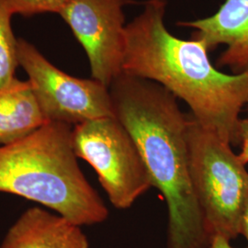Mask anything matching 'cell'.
Segmentation results:
<instances>
[{
	"mask_svg": "<svg viewBox=\"0 0 248 248\" xmlns=\"http://www.w3.org/2000/svg\"><path fill=\"white\" fill-rule=\"evenodd\" d=\"M167 0H147L125 28L123 72L157 83L185 101L192 118L223 142L238 144L240 112L248 103V70L225 74L198 39H179L165 24Z\"/></svg>",
	"mask_w": 248,
	"mask_h": 248,
	"instance_id": "obj_1",
	"label": "cell"
},
{
	"mask_svg": "<svg viewBox=\"0 0 248 248\" xmlns=\"http://www.w3.org/2000/svg\"><path fill=\"white\" fill-rule=\"evenodd\" d=\"M240 234L244 235L248 243V201L243 213L242 220H241V228H240Z\"/></svg>",
	"mask_w": 248,
	"mask_h": 248,
	"instance_id": "obj_15",
	"label": "cell"
},
{
	"mask_svg": "<svg viewBox=\"0 0 248 248\" xmlns=\"http://www.w3.org/2000/svg\"><path fill=\"white\" fill-rule=\"evenodd\" d=\"M129 0H71L58 15L88 56L93 79L109 87L123 73L125 19Z\"/></svg>",
	"mask_w": 248,
	"mask_h": 248,
	"instance_id": "obj_7",
	"label": "cell"
},
{
	"mask_svg": "<svg viewBox=\"0 0 248 248\" xmlns=\"http://www.w3.org/2000/svg\"><path fill=\"white\" fill-rule=\"evenodd\" d=\"M187 144L191 183L210 241L240 235L248 201V172L231 144L203 129L189 115Z\"/></svg>",
	"mask_w": 248,
	"mask_h": 248,
	"instance_id": "obj_4",
	"label": "cell"
},
{
	"mask_svg": "<svg viewBox=\"0 0 248 248\" xmlns=\"http://www.w3.org/2000/svg\"><path fill=\"white\" fill-rule=\"evenodd\" d=\"M89 248L81 226L42 207L21 213L0 245V248Z\"/></svg>",
	"mask_w": 248,
	"mask_h": 248,
	"instance_id": "obj_9",
	"label": "cell"
},
{
	"mask_svg": "<svg viewBox=\"0 0 248 248\" xmlns=\"http://www.w3.org/2000/svg\"><path fill=\"white\" fill-rule=\"evenodd\" d=\"M108 90L114 115L133 137L152 185L168 205V248H209L190 177L189 115L172 93L150 80L123 72Z\"/></svg>",
	"mask_w": 248,
	"mask_h": 248,
	"instance_id": "obj_2",
	"label": "cell"
},
{
	"mask_svg": "<svg viewBox=\"0 0 248 248\" xmlns=\"http://www.w3.org/2000/svg\"><path fill=\"white\" fill-rule=\"evenodd\" d=\"M13 15L32 16L41 13H57L71 0H1Z\"/></svg>",
	"mask_w": 248,
	"mask_h": 248,
	"instance_id": "obj_12",
	"label": "cell"
},
{
	"mask_svg": "<svg viewBox=\"0 0 248 248\" xmlns=\"http://www.w3.org/2000/svg\"></svg>",
	"mask_w": 248,
	"mask_h": 248,
	"instance_id": "obj_16",
	"label": "cell"
},
{
	"mask_svg": "<svg viewBox=\"0 0 248 248\" xmlns=\"http://www.w3.org/2000/svg\"><path fill=\"white\" fill-rule=\"evenodd\" d=\"M72 131L71 125L47 122L0 145V192L37 202L78 226L101 223L108 211L80 169Z\"/></svg>",
	"mask_w": 248,
	"mask_h": 248,
	"instance_id": "obj_3",
	"label": "cell"
},
{
	"mask_svg": "<svg viewBox=\"0 0 248 248\" xmlns=\"http://www.w3.org/2000/svg\"><path fill=\"white\" fill-rule=\"evenodd\" d=\"M14 15L0 0V89L16 79L18 63V40L14 35L11 18Z\"/></svg>",
	"mask_w": 248,
	"mask_h": 248,
	"instance_id": "obj_11",
	"label": "cell"
},
{
	"mask_svg": "<svg viewBox=\"0 0 248 248\" xmlns=\"http://www.w3.org/2000/svg\"><path fill=\"white\" fill-rule=\"evenodd\" d=\"M178 25L193 29L191 37L202 41L210 52L225 46L216 67H228L232 74L248 71V0H224L212 16Z\"/></svg>",
	"mask_w": 248,
	"mask_h": 248,
	"instance_id": "obj_8",
	"label": "cell"
},
{
	"mask_svg": "<svg viewBox=\"0 0 248 248\" xmlns=\"http://www.w3.org/2000/svg\"><path fill=\"white\" fill-rule=\"evenodd\" d=\"M230 242V240L223 236L216 235L211 241L209 248H234L231 246ZM247 248H248V246Z\"/></svg>",
	"mask_w": 248,
	"mask_h": 248,
	"instance_id": "obj_14",
	"label": "cell"
},
{
	"mask_svg": "<svg viewBox=\"0 0 248 248\" xmlns=\"http://www.w3.org/2000/svg\"><path fill=\"white\" fill-rule=\"evenodd\" d=\"M18 63L47 122L76 126L114 115L108 88L97 80L72 77L46 59L35 46L18 39Z\"/></svg>",
	"mask_w": 248,
	"mask_h": 248,
	"instance_id": "obj_6",
	"label": "cell"
},
{
	"mask_svg": "<svg viewBox=\"0 0 248 248\" xmlns=\"http://www.w3.org/2000/svg\"><path fill=\"white\" fill-rule=\"evenodd\" d=\"M72 142L78 158L85 160L116 209L126 210L153 186L133 137L115 116L73 127Z\"/></svg>",
	"mask_w": 248,
	"mask_h": 248,
	"instance_id": "obj_5",
	"label": "cell"
},
{
	"mask_svg": "<svg viewBox=\"0 0 248 248\" xmlns=\"http://www.w3.org/2000/svg\"><path fill=\"white\" fill-rule=\"evenodd\" d=\"M238 144H241V153L238 155L244 165L248 164V119H240L237 126Z\"/></svg>",
	"mask_w": 248,
	"mask_h": 248,
	"instance_id": "obj_13",
	"label": "cell"
},
{
	"mask_svg": "<svg viewBox=\"0 0 248 248\" xmlns=\"http://www.w3.org/2000/svg\"><path fill=\"white\" fill-rule=\"evenodd\" d=\"M46 123L28 80L16 78L0 89V145L17 142Z\"/></svg>",
	"mask_w": 248,
	"mask_h": 248,
	"instance_id": "obj_10",
	"label": "cell"
}]
</instances>
